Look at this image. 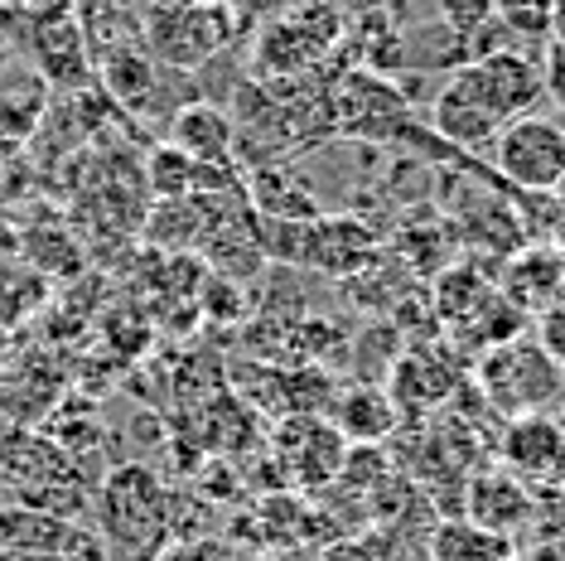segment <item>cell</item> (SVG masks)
<instances>
[{
    "label": "cell",
    "mask_w": 565,
    "mask_h": 561,
    "mask_svg": "<svg viewBox=\"0 0 565 561\" xmlns=\"http://www.w3.org/2000/svg\"><path fill=\"white\" fill-rule=\"evenodd\" d=\"M97 514H102L107 538L136 561L156 557L160 547L170 542V532H174L170 494H164L156 469L140 465V461L111 469L107 484H102V494H97Z\"/></svg>",
    "instance_id": "cell-1"
},
{
    "label": "cell",
    "mask_w": 565,
    "mask_h": 561,
    "mask_svg": "<svg viewBox=\"0 0 565 561\" xmlns=\"http://www.w3.org/2000/svg\"><path fill=\"white\" fill-rule=\"evenodd\" d=\"M237 40V15L223 0H174L146 10V49L164 68H199Z\"/></svg>",
    "instance_id": "cell-2"
},
{
    "label": "cell",
    "mask_w": 565,
    "mask_h": 561,
    "mask_svg": "<svg viewBox=\"0 0 565 561\" xmlns=\"http://www.w3.org/2000/svg\"><path fill=\"white\" fill-rule=\"evenodd\" d=\"M479 392L503 416L551 412L561 392V363L536 339H508L479 359Z\"/></svg>",
    "instance_id": "cell-3"
},
{
    "label": "cell",
    "mask_w": 565,
    "mask_h": 561,
    "mask_svg": "<svg viewBox=\"0 0 565 561\" xmlns=\"http://www.w3.org/2000/svg\"><path fill=\"white\" fill-rule=\"evenodd\" d=\"M493 170L522 194H551L565 180V121L526 112L493 136Z\"/></svg>",
    "instance_id": "cell-4"
},
{
    "label": "cell",
    "mask_w": 565,
    "mask_h": 561,
    "mask_svg": "<svg viewBox=\"0 0 565 561\" xmlns=\"http://www.w3.org/2000/svg\"><path fill=\"white\" fill-rule=\"evenodd\" d=\"M271 451H276V465H280V475H286V484L319 494V489H329V484H339L349 436H343L329 416L290 412L286 421H276Z\"/></svg>",
    "instance_id": "cell-5"
},
{
    "label": "cell",
    "mask_w": 565,
    "mask_h": 561,
    "mask_svg": "<svg viewBox=\"0 0 565 561\" xmlns=\"http://www.w3.org/2000/svg\"><path fill=\"white\" fill-rule=\"evenodd\" d=\"M455 73L503 126L526 117V112H536L546 97L542 63L532 54H522V49H512V44L493 49V54H483V59H469L465 68H455Z\"/></svg>",
    "instance_id": "cell-6"
},
{
    "label": "cell",
    "mask_w": 565,
    "mask_h": 561,
    "mask_svg": "<svg viewBox=\"0 0 565 561\" xmlns=\"http://www.w3.org/2000/svg\"><path fill=\"white\" fill-rule=\"evenodd\" d=\"M333 126L358 140H402L411 126V107L382 73L353 68L333 87Z\"/></svg>",
    "instance_id": "cell-7"
},
{
    "label": "cell",
    "mask_w": 565,
    "mask_h": 561,
    "mask_svg": "<svg viewBox=\"0 0 565 561\" xmlns=\"http://www.w3.org/2000/svg\"><path fill=\"white\" fill-rule=\"evenodd\" d=\"M295 247L290 266H310L319 276H339L353 280L363 276L372 262H377V233L358 219H310V223H295Z\"/></svg>",
    "instance_id": "cell-8"
},
{
    "label": "cell",
    "mask_w": 565,
    "mask_h": 561,
    "mask_svg": "<svg viewBox=\"0 0 565 561\" xmlns=\"http://www.w3.org/2000/svg\"><path fill=\"white\" fill-rule=\"evenodd\" d=\"M498 465L512 469L532 489L561 479L565 475V421L551 412L508 416L503 436H498Z\"/></svg>",
    "instance_id": "cell-9"
},
{
    "label": "cell",
    "mask_w": 565,
    "mask_h": 561,
    "mask_svg": "<svg viewBox=\"0 0 565 561\" xmlns=\"http://www.w3.org/2000/svg\"><path fill=\"white\" fill-rule=\"evenodd\" d=\"M333 40H339V15H333L329 6H319V15L310 20L300 6L295 15L262 30V40H256V73H271V78L305 73L319 54H324V44H333Z\"/></svg>",
    "instance_id": "cell-10"
},
{
    "label": "cell",
    "mask_w": 565,
    "mask_h": 561,
    "mask_svg": "<svg viewBox=\"0 0 565 561\" xmlns=\"http://www.w3.org/2000/svg\"><path fill=\"white\" fill-rule=\"evenodd\" d=\"M532 508H536L532 484H522L503 465H483L465 475V518H473L488 532L512 538V532H522L532 522Z\"/></svg>",
    "instance_id": "cell-11"
},
{
    "label": "cell",
    "mask_w": 565,
    "mask_h": 561,
    "mask_svg": "<svg viewBox=\"0 0 565 561\" xmlns=\"http://www.w3.org/2000/svg\"><path fill=\"white\" fill-rule=\"evenodd\" d=\"M430 126H435V136L449 140V146H459V150H488L493 146V136L503 131V121H498L493 112H488L483 102L459 83V73H449L445 87L435 93Z\"/></svg>",
    "instance_id": "cell-12"
},
{
    "label": "cell",
    "mask_w": 565,
    "mask_h": 561,
    "mask_svg": "<svg viewBox=\"0 0 565 561\" xmlns=\"http://www.w3.org/2000/svg\"><path fill=\"white\" fill-rule=\"evenodd\" d=\"M561 290H565V257L556 247L536 242V247H522L508 257L503 296L518 305L522 315H542L551 300H561Z\"/></svg>",
    "instance_id": "cell-13"
},
{
    "label": "cell",
    "mask_w": 565,
    "mask_h": 561,
    "mask_svg": "<svg viewBox=\"0 0 565 561\" xmlns=\"http://www.w3.org/2000/svg\"><path fill=\"white\" fill-rule=\"evenodd\" d=\"M73 542V522L58 514H44L34 504H6L0 508V552L40 561V557H63Z\"/></svg>",
    "instance_id": "cell-14"
},
{
    "label": "cell",
    "mask_w": 565,
    "mask_h": 561,
    "mask_svg": "<svg viewBox=\"0 0 565 561\" xmlns=\"http://www.w3.org/2000/svg\"><path fill=\"white\" fill-rule=\"evenodd\" d=\"M170 146H179L184 156H194L203 165H227L237 146V121L223 107H213V102L179 107L170 121Z\"/></svg>",
    "instance_id": "cell-15"
},
{
    "label": "cell",
    "mask_w": 565,
    "mask_h": 561,
    "mask_svg": "<svg viewBox=\"0 0 565 561\" xmlns=\"http://www.w3.org/2000/svg\"><path fill=\"white\" fill-rule=\"evenodd\" d=\"M426 557L430 561H508L512 557V538H503V532H488L473 518L455 514V518H440L430 528Z\"/></svg>",
    "instance_id": "cell-16"
},
{
    "label": "cell",
    "mask_w": 565,
    "mask_h": 561,
    "mask_svg": "<svg viewBox=\"0 0 565 561\" xmlns=\"http://www.w3.org/2000/svg\"><path fill=\"white\" fill-rule=\"evenodd\" d=\"M252 203L276 223H310L319 219V203L310 194V184H300L286 165H262V170L247 180Z\"/></svg>",
    "instance_id": "cell-17"
},
{
    "label": "cell",
    "mask_w": 565,
    "mask_h": 561,
    "mask_svg": "<svg viewBox=\"0 0 565 561\" xmlns=\"http://www.w3.org/2000/svg\"><path fill=\"white\" fill-rule=\"evenodd\" d=\"M44 121V78H15L0 87V156H15Z\"/></svg>",
    "instance_id": "cell-18"
},
{
    "label": "cell",
    "mask_w": 565,
    "mask_h": 561,
    "mask_svg": "<svg viewBox=\"0 0 565 561\" xmlns=\"http://www.w3.org/2000/svg\"><path fill=\"white\" fill-rule=\"evenodd\" d=\"M333 426L349 441H387L396 431V402L382 388H353L333 406Z\"/></svg>",
    "instance_id": "cell-19"
},
{
    "label": "cell",
    "mask_w": 565,
    "mask_h": 561,
    "mask_svg": "<svg viewBox=\"0 0 565 561\" xmlns=\"http://www.w3.org/2000/svg\"><path fill=\"white\" fill-rule=\"evenodd\" d=\"M488 300H493V280H483V272H473V266H449V272L435 280V310H440L449 325H465Z\"/></svg>",
    "instance_id": "cell-20"
},
{
    "label": "cell",
    "mask_w": 565,
    "mask_h": 561,
    "mask_svg": "<svg viewBox=\"0 0 565 561\" xmlns=\"http://www.w3.org/2000/svg\"><path fill=\"white\" fill-rule=\"evenodd\" d=\"M107 93L121 102V107L131 112H146L150 102V87H156V59L140 54V49H117V54L107 59Z\"/></svg>",
    "instance_id": "cell-21"
},
{
    "label": "cell",
    "mask_w": 565,
    "mask_h": 561,
    "mask_svg": "<svg viewBox=\"0 0 565 561\" xmlns=\"http://www.w3.org/2000/svg\"><path fill=\"white\" fill-rule=\"evenodd\" d=\"M551 10L556 0H493V20L522 44H551Z\"/></svg>",
    "instance_id": "cell-22"
},
{
    "label": "cell",
    "mask_w": 565,
    "mask_h": 561,
    "mask_svg": "<svg viewBox=\"0 0 565 561\" xmlns=\"http://www.w3.org/2000/svg\"><path fill=\"white\" fill-rule=\"evenodd\" d=\"M40 78L49 68H54V59H68V68H73V78H83V34H78V24L73 20H44L40 24Z\"/></svg>",
    "instance_id": "cell-23"
},
{
    "label": "cell",
    "mask_w": 565,
    "mask_h": 561,
    "mask_svg": "<svg viewBox=\"0 0 565 561\" xmlns=\"http://www.w3.org/2000/svg\"><path fill=\"white\" fill-rule=\"evenodd\" d=\"M440 24L469 49L479 34H488L498 24L493 20V0H440Z\"/></svg>",
    "instance_id": "cell-24"
},
{
    "label": "cell",
    "mask_w": 565,
    "mask_h": 561,
    "mask_svg": "<svg viewBox=\"0 0 565 561\" xmlns=\"http://www.w3.org/2000/svg\"><path fill=\"white\" fill-rule=\"evenodd\" d=\"M532 494H536L532 522L546 532V538L565 542V475H561V479H551V484H542V489H532Z\"/></svg>",
    "instance_id": "cell-25"
},
{
    "label": "cell",
    "mask_w": 565,
    "mask_h": 561,
    "mask_svg": "<svg viewBox=\"0 0 565 561\" xmlns=\"http://www.w3.org/2000/svg\"><path fill=\"white\" fill-rule=\"evenodd\" d=\"M536 343L551 353V359H565V296L561 300H551L546 310H542V335H536Z\"/></svg>",
    "instance_id": "cell-26"
},
{
    "label": "cell",
    "mask_w": 565,
    "mask_h": 561,
    "mask_svg": "<svg viewBox=\"0 0 565 561\" xmlns=\"http://www.w3.org/2000/svg\"><path fill=\"white\" fill-rule=\"evenodd\" d=\"M319 561H387L367 538H333L329 547H319Z\"/></svg>",
    "instance_id": "cell-27"
},
{
    "label": "cell",
    "mask_w": 565,
    "mask_h": 561,
    "mask_svg": "<svg viewBox=\"0 0 565 561\" xmlns=\"http://www.w3.org/2000/svg\"><path fill=\"white\" fill-rule=\"evenodd\" d=\"M542 78H546V97L556 102V107H561V117H565V44H546Z\"/></svg>",
    "instance_id": "cell-28"
},
{
    "label": "cell",
    "mask_w": 565,
    "mask_h": 561,
    "mask_svg": "<svg viewBox=\"0 0 565 561\" xmlns=\"http://www.w3.org/2000/svg\"><path fill=\"white\" fill-rule=\"evenodd\" d=\"M551 44H565V0H556L551 10Z\"/></svg>",
    "instance_id": "cell-29"
},
{
    "label": "cell",
    "mask_w": 565,
    "mask_h": 561,
    "mask_svg": "<svg viewBox=\"0 0 565 561\" xmlns=\"http://www.w3.org/2000/svg\"><path fill=\"white\" fill-rule=\"evenodd\" d=\"M146 10H160V6H174V0H140Z\"/></svg>",
    "instance_id": "cell-30"
},
{
    "label": "cell",
    "mask_w": 565,
    "mask_h": 561,
    "mask_svg": "<svg viewBox=\"0 0 565 561\" xmlns=\"http://www.w3.org/2000/svg\"><path fill=\"white\" fill-rule=\"evenodd\" d=\"M0 561H24V557H10V552H0Z\"/></svg>",
    "instance_id": "cell-31"
},
{
    "label": "cell",
    "mask_w": 565,
    "mask_h": 561,
    "mask_svg": "<svg viewBox=\"0 0 565 561\" xmlns=\"http://www.w3.org/2000/svg\"><path fill=\"white\" fill-rule=\"evenodd\" d=\"M561 392H565V359H561Z\"/></svg>",
    "instance_id": "cell-32"
},
{
    "label": "cell",
    "mask_w": 565,
    "mask_h": 561,
    "mask_svg": "<svg viewBox=\"0 0 565 561\" xmlns=\"http://www.w3.org/2000/svg\"><path fill=\"white\" fill-rule=\"evenodd\" d=\"M247 561H271V557H247Z\"/></svg>",
    "instance_id": "cell-33"
},
{
    "label": "cell",
    "mask_w": 565,
    "mask_h": 561,
    "mask_svg": "<svg viewBox=\"0 0 565 561\" xmlns=\"http://www.w3.org/2000/svg\"><path fill=\"white\" fill-rule=\"evenodd\" d=\"M508 561H522V557H508Z\"/></svg>",
    "instance_id": "cell-34"
}]
</instances>
